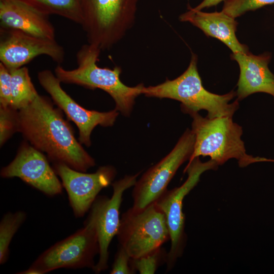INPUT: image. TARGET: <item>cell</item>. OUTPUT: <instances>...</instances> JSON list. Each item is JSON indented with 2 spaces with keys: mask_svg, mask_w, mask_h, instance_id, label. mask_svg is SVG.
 Returning a JSON list of instances; mask_svg holds the SVG:
<instances>
[{
  "mask_svg": "<svg viewBox=\"0 0 274 274\" xmlns=\"http://www.w3.org/2000/svg\"><path fill=\"white\" fill-rule=\"evenodd\" d=\"M17 131L50 160L86 172L94 159L76 139L73 128L46 96L38 95L27 106L17 110Z\"/></svg>",
  "mask_w": 274,
  "mask_h": 274,
  "instance_id": "obj_1",
  "label": "cell"
},
{
  "mask_svg": "<svg viewBox=\"0 0 274 274\" xmlns=\"http://www.w3.org/2000/svg\"><path fill=\"white\" fill-rule=\"evenodd\" d=\"M101 51L94 45H83L76 54L77 67L68 70L58 65L54 70L55 75L61 83L104 90L115 101V109L124 116H129L135 99L142 94L144 86L139 84L129 87L124 84L120 80L122 70L120 66L113 68L98 66L97 62Z\"/></svg>",
  "mask_w": 274,
  "mask_h": 274,
  "instance_id": "obj_2",
  "label": "cell"
},
{
  "mask_svg": "<svg viewBox=\"0 0 274 274\" xmlns=\"http://www.w3.org/2000/svg\"><path fill=\"white\" fill-rule=\"evenodd\" d=\"M197 60V56L192 54L187 68L180 76L173 80L166 79L155 86H144L142 94L148 97L178 100L186 113L204 110L208 112L207 117L210 118L232 117L239 108L237 99L230 103L236 96V92L219 95L206 90L198 71Z\"/></svg>",
  "mask_w": 274,
  "mask_h": 274,
  "instance_id": "obj_3",
  "label": "cell"
},
{
  "mask_svg": "<svg viewBox=\"0 0 274 274\" xmlns=\"http://www.w3.org/2000/svg\"><path fill=\"white\" fill-rule=\"evenodd\" d=\"M193 118L192 129L195 136L191 162L200 156H209L218 165L236 159L241 167L256 162V157L246 153L241 139L242 127L232 117H203L198 112L188 113Z\"/></svg>",
  "mask_w": 274,
  "mask_h": 274,
  "instance_id": "obj_4",
  "label": "cell"
},
{
  "mask_svg": "<svg viewBox=\"0 0 274 274\" xmlns=\"http://www.w3.org/2000/svg\"><path fill=\"white\" fill-rule=\"evenodd\" d=\"M139 0H81V25L88 43L107 50L133 26Z\"/></svg>",
  "mask_w": 274,
  "mask_h": 274,
  "instance_id": "obj_5",
  "label": "cell"
},
{
  "mask_svg": "<svg viewBox=\"0 0 274 274\" xmlns=\"http://www.w3.org/2000/svg\"><path fill=\"white\" fill-rule=\"evenodd\" d=\"M99 248L95 221L89 212L83 227L42 253L20 274H44L59 268H94Z\"/></svg>",
  "mask_w": 274,
  "mask_h": 274,
  "instance_id": "obj_6",
  "label": "cell"
},
{
  "mask_svg": "<svg viewBox=\"0 0 274 274\" xmlns=\"http://www.w3.org/2000/svg\"><path fill=\"white\" fill-rule=\"evenodd\" d=\"M117 235L120 245L132 259L161 247L169 240L165 216L155 202L142 210L131 207L123 213Z\"/></svg>",
  "mask_w": 274,
  "mask_h": 274,
  "instance_id": "obj_7",
  "label": "cell"
},
{
  "mask_svg": "<svg viewBox=\"0 0 274 274\" xmlns=\"http://www.w3.org/2000/svg\"><path fill=\"white\" fill-rule=\"evenodd\" d=\"M218 166L211 159L203 162L199 157L194 158L188 163L185 169L188 174L185 182L180 187L166 190L155 202L165 216L169 233L171 245L167 255V271L173 268L178 258L182 256L185 246L184 198L197 185L202 173L208 170L216 169Z\"/></svg>",
  "mask_w": 274,
  "mask_h": 274,
  "instance_id": "obj_8",
  "label": "cell"
},
{
  "mask_svg": "<svg viewBox=\"0 0 274 274\" xmlns=\"http://www.w3.org/2000/svg\"><path fill=\"white\" fill-rule=\"evenodd\" d=\"M195 136L187 129L173 150L136 181L132 196L134 210L143 209L154 203L167 190L178 169L193 153Z\"/></svg>",
  "mask_w": 274,
  "mask_h": 274,
  "instance_id": "obj_9",
  "label": "cell"
},
{
  "mask_svg": "<svg viewBox=\"0 0 274 274\" xmlns=\"http://www.w3.org/2000/svg\"><path fill=\"white\" fill-rule=\"evenodd\" d=\"M38 79L53 102L77 125L79 130L78 140L81 144L87 147L91 145L90 135L96 126H111L115 122L119 114L118 111L114 109L100 112L84 108L64 91L61 82L51 71L39 72Z\"/></svg>",
  "mask_w": 274,
  "mask_h": 274,
  "instance_id": "obj_10",
  "label": "cell"
},
{
  "mask_svg": "<svg viewBox=\"0 0 274 274\" xmlns=\"http://www.w3.org/2000/svg\"><path fill=\"white\" fill-rule=\"evenodd\" d=\"M53 168L61 180L77 218L83 217L90 210L100 191L111 184L116 175V169L111 165L100 166L91 174L74 169L60 162L54 163Z\"/></svg>",
  "mask_w": 274,
  "mask_h": 274,
  "instance_id": "obj_11",
  "label": "cell"
},
{
  "mask_svg": "<svg viewBox=\"0 0 274 274\" xmlns=\"http://www.w3.org/2000/svg\"><path fill=\"white\" fill-rule=\"evenodd\" d=\"M139 174L125 176L112 183L113 191L111 197L98 196L90 209L94 217L99 248L98 260L93 269L96 273L108 267L109 248L119 228L120 208L123 194L127 189L134 186Z\"/></svg>",
  "mask_w": 274,
  "mask_h": 274,
  "instance_id": "obj_12",
  "label": "cell"
},
{
  "mask_svg": "<svg viewBox=\"0 0 274 274\" xmlns=\"http://www.w3.org/2000/svg\"><path fill=\"white\" fill-rule=\"evenodd\" d=\"M43 55L60 64L64 59L65 52L55 40L0 27V61L9 71L22 67L35 57Z\"/></svg>",
  "mask_w": 274,
  "mask_h": 274,
  "instance_id": "obj_13",
  "label": "cell"
},
{
  "mask_svg": "<svg viewBox=\"0 0 274 274\" xmlns=\"http://www.w3.org/2000/svg\"><path fill=\"white\" fill-rule=\"evenodd\" d=\"M4 178L18 177L44 194L54 196L61 194L62 185L42 152L27 143H22L14 159L2 168Z\"/></svg>",
  "mask_w": 274,
  "mask_h": 274,
  "instance_id": "obj_14",
  "label": "cell"
},
{
  "mask_svg": "<svg viewBox=\"0 0 274 274\" xmlns=\"http://www.w3.org/2000/svg\"><path fill=\"white\" fill-rule=\"evenodd\" d=\"M230 57L239 67L236 91L238 100L257 92L268 93L274 97V75L268 67L270 53H232Z\"/></svg>",
  "mask_w": 274,
  "mask_h": 274,
  "instance_id": "obj_15",
  "label": "cell"
},
{
  "mask_svg": "<svg viewBox=\"0 0 274 274\" xmlns=\"http://www.w3.org/2000/svg\"><path fill=\"white\" fill-rule=\"evenodd\" d=\"M48 16L19 0H0V27L55 40V29Z\"/></svg>",
  "mask_w": 274,
  "mask_h": 274,
  "instance_id": "obj_16",
  "label": "cell"
},
{
  "mask_svg": "<svg viewBox=\"0 0 274 274\" xmlns=\"http://www.w3.org/2000/svg\"><path fill=\"white\" fill-rule=\"evenodd\" d=\"M187 9L179 16L181 21L189 22L201 30L206 36L219 40L232 53L249 52L248 46L241 44L236 36L238 23L235 18L222 11L205 12L196 10L190 5Z\"/></svg>",
  "mask_w": 274,
  "mask_h": 274,
  "instance_id": "obj_17",
  "label": "cell"
},
{
  "mask_svg": "<svg viewBox=\"0 0 274 274\" xmlns=\"http://www.w3.org/2000/svg\"><path fill=\"white\" fill-rule=\"evenodd\" d=\"M11 75V108L19 110L29 105L38 95L26 67L9 71Z\"/></svg>",
  "mask_w": 274,
  "mask_h": 274,
  "instance_id": "obj_18",
  "label": "cell"
},
{
  "mask_svg": "<svg viewBox=\"0 0 274 274\" xmlns=\"http://www.w3.org/2000/svg\"><path fill=\"white\" fill-rule=\"evenodd\" d=\"M46 14L57 15L81 25V0H19Z\"/></svg>",
  "mask_w": 274,
  "mask_h": 274,
  "instance_id": "obj_19",
  "label": "cell"
},
{
  "mask_svg": "<svg viewBox=\"0 0 274 274\" xmlns=\"http://www.w3.org/2000/svg\"><path fill=\"white\" fill-rule=\"evenodd\" d=\"M26 213L21 211L8 212L0 222V264H4L9 256V245L14 235L25 220Z\"/></svg>",
  "mask_w": 274,
  "mask_h": 274,
  "instance_id": "obj_20",
  "label": "cell"
},
{
  "mask_svg": "<svg viewBox=\"0 0 274 274\" xmlns=\"http://www.w3.org/2000/svg\"><path fill=\"white\" fill-rule=\"evenodd\" d=\"M167 253L161 247L138 258L131 259V265L141 274H153L164 262H166Z\"/></svg>",
  "mask_w": 274,
  "mask_h": 274,
  "instance_id": "obj_21",
  "label": "cell"
},
{
  "mask_svg": "<svg viewBox=\"0 0 274 274\" xmlns=\"http://www.w3.org/2000/svg\"><path fill=\"white\" fill-rule=\"evenodd\" d=\"M274 4V0H225L222 11L236 18L247 12Z\"/></svg>",
  "mask_w": 274,
  "mask_h": 274,
  "instance_id": "obj_22",
  "label": "cell"
},
{
  "mask_svg": "<svg viewBox=\"0 0 274 274\" xmlns=\"http://www.w3.org/2000/svg\"><path fill=\"white\" fill-rule=\"evenodd\" d=\"M17 110L11 107H0V145L17 131Z\"/></svg>",
  "mask_w": 274,
  "mask_h": 274,
  "instance_id": "obj_23",
  "label": "cell"
},
{
  "mask_svg": "<svg viewBox=\"0 0 274 274\" xmlns=\"http://www.w3.org/2000/svg\"><path fill=\"white\" fill-rule=\"evenodd\" d=\"M0 107H11V75L10 71L0 63Z\"/></svg>",
  "mask_w": 274,
  "mask_h": 274,
  "instance_id": "obj_24",
  "label": "cell"
},
{
  "mask_svg": "<svg viewBox=\"0 0 274 274\" xmlns=\"http://www.w3.org/2000/svg\"><path fill=\"white\" fill-rule=\"evenodd\" d=\"M131 259L127 251L122 247L120 246L115 255L110 273H135L136 271L132 266Z\"/></svg>",
  "mask_w": 274,
  "mask_h": 274,
  "instance_id": "obj_25",
  "label": "cell"
},
{
  "mask_svg": "<svg viewBox=\"0 0 274 274\" xmlns=\"http://www.w3.org/2000/svg\"><path fill=\"white\" fill-rule=\"evenodd\" d=\"M225 0H203L199 5L194 7L196 10H201L206 8L215 6Z\"/></svg>",
  "mask_w": 274,
  "mask_h": 274,
  "instance_id": "obj_26",
  "label": "cell"
},
{
  "mask_svg": "<svg viewBox=\"0 0 274 274\" xmlns=\"http://www.w3.org/2000/svg\"><path fill=\"white\" fill-rule=\"evenodd\" d=\"M258 161L259 162H261V161L274 162V159H267V158H265L258 157Z\"/></svg>",
  "mask_w": 274,
  "mask_h": 274,
  "instance_id": "obj_27",
  "label": "cell"
}]
</instances>
